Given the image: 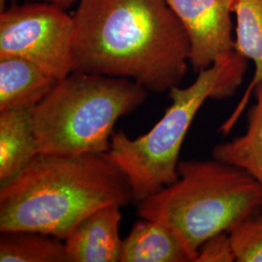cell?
Instances as JSON below:
<instances>
[{
	"label": "cell",
	"instance_id": "obj_1",
	"mask_svg": "<svg viewBox=\"0 0 262 262\" xmlns=\"http://www.w3.org/2000/svg\"><path fill=\"white\" fill-rule=\"evenodd\" d=\"M73 19V71L126 78L157 94L185 78L189 41L166 0H81Z\"/></svg>",
	"mask_w": 262,
	"mask_h": 262
},
{
	"label": "cell",
	"instance_id": "obj_2",
	"mask_svg": "<svg viewBox=\"0 0 262 262\" xmlns=\"http://www.w3.org/2000/svg\"><path fill=\"white\" fill-rule=\"evenodd\" d=\"M134 200L124 174L105 154H39L0 187V232L32 231L64 240L98 209Z\"/></svg>",
	"mask_w": 262,
	"mask_h": 262
},
{
	"label": "cell",
	"instance_id": "obj_3",
	"mask_svg": "<svg viewBox=\"0 0 262 262\" xmlns=\"http://www.w3.org/2000/svg\"><path fill=\"white\" fill-rule=\"evenodd\" d=\"M262 210V187L242 169L213 158L185 160L178 179L138 202V215L170 227L196 260L212 236Z\"/></svg>",
	"mask_w": 262,
	"mask_h": 262
},
{
	"label": "cell",
	"instance_id": "obj_4",
	"mask_svg": "<svg viewBox=\"0 0 262 262\" xmlns=\"http://www.w3.org/2000/svg\"><path fill=\"white\" fill-rule=\"evenodd\" d=\"M248 59L235 52L226 60L198 71L187 88L170 90L171 104L149 132L131 139L123 131L113 134L105 156L122 171L139 202L178 179L179 156L197 113L207 99L234 95L243 82Z\"/></svg>",
	"mask_w": 262,
	"mask_h": 262
},
{
	"label": "cell",
	"instance_id": "obj_5",
	"mask_svg": "<svg viewBox=\"0 0 262 262\" xmlns=\"http://www.w3.org/2000/svg\"><path fill=\"white\" fill-rule=\"evenodd\" d=\"M147 94L126 78L72 71L32 109L40 154H106L116 122L140 107Z\"/></svg>",
	"mask_w": 262,
	"mask_h": 262
},
{
	"label": "cell",
	"instance_id": "obj_6",
	"mask_svg": "<svg viewBox=\"0 0 262 262\" xmlns=\"http://www.w3.org/2000/svg\"><path fill=\"white\" fill-rule=\"evenodd\" d=\"M73 17L50 3L16 5L0 15V57H23L58 80L73 71Z\"/></svg>",
	"mask_w": 262,
	"mask_h": 262
},
{
	"label": "cell",
	"instance_id": "obj_7",
	"mask_svg": "<svg viewBox=\"0 0 262 262\" xmlns=\"http://www.w3.org/2000/svg\"><path fill=\"white\" fill-rule=\"evenodd\" d=\"M187 32L189 63L195 71L234 54L231 15L236 0H166Z\"/></svg>",
	"mask_w": 262,
	"mask_h": 262
},
{
	"label": "cell",
	"instance_id": "obj_8",
	"mask_svg": "<svg viewBox=\"0 0 262 262\" xmlns=\"http://www.w3.org/2000/svg\"><path fill=\"white\" fill-rule=\"evenodd\" d=\"M121 208L103 207L76 225L64 239L68 262L121 261Z\"/></svg>",
	"mask_w": 262,
	"mask_h": 262
},
{
	"label": "cell",
	"instance_id": "obj_9",
	"mask_svg": "<svg viewBox=\"0 0 262 262\" xmlns=\"http://www.w3.org/2000/svg\"><path fill=\"white\" fill-rule=\"evenodd\" d=\"M59 80L19 56L0 57V112L33 109Z\"/></svg>",
	"mask_w": 262,
	"mask_h": 262
},
{
	"label": "cell",
	"instance_id": "obj_10",
	"mask_svg": "<svg viewBox=\"0 0 262 262\" xmlns=\"http://www.w3.org/2000/svg\"><path fill=\"white\" fill-rule=\"evenodd\" d=\"M235 51L246 59L253 61L254 73L242 99L230 117L220 127L227 135L243 115L254 89L262 83V0H236Z\"/></svg>",
	"mask_w": 262,
	"mask_h": 262
},
{
	"label": "cell",
	"instance_id": "obj_11",
	"mask_svg": "<svg viewBox=\"0 0 262 262\" xmlns=\"http://www.w3.org/2000/svg\"><path fill=\"white\" fill-rule=\"evenodd\" d=\"M120 262H194V258L167 225L141 217L122 241Z\"/></svg>",
	"mask_w": 262,
	"mask_h": 262
},
{
	"label": "cell",
	"instance_id": "obj_12",
	"mask_svg": "<svg viewBox=\"0 0 262 262\" xmlns=\"http://www.w3.org/2000/svg\"><path fill=\"white\" fill-rule=\"evenodd\" d=\"M32 109L0 112V184L17 175L40 154Z\"/></svg>",
	"mask_w": 262,
	"mask_h": 262
},
{
	"label": "cell",
	"instance_id": "obj_13",
	"mask_svg": "<svg viewBox=\"0 0 262 262\" xmlns=\"http://www.w3.org/2000/svg\"><path fill=\"white\" fill-rule=\"evenodd\" d=\"M255 102L248 112L247 128L242 135L215 145L213 158L252 176L262 187V83L253 92Z\"/></svg>",
	"mask_w": 262,
	"mask_h": 262
},
{
	"label": "cell",
	"instance_id": "obj_14",
	"mask_svg": "<svg viewBox=\"0 0 262 262\" xmlns=\"http://www.w3.org/2000/svg\"><path fill=\"white\" fill-rule=\"evenodd\" d=\"M59 240L32 231L1 232L0 262H68Z\"/></svg>",
	"mask_w": 262,
	"mask_h": 262
},
{
	"label": "cell",
	"instance_id": "obj_15",
	"mask_svg": "<svg viewBox=\"0 0 262 262\" xmlns=\"http://www.w3.org/2000/svg\"><path fill=\"white\" fill-rule=\"evenodd\" d=\"M237 262H262V210L228 232Z\"/></svg>",
	"mask_w": 262,
	"mask_h": 262
},
{
	"label": "cell",
	"instance_id": "obj_16",
	"mask_svg": "<svg viewBox=\"0 0 262 262\" xmlns=\"http://www.w3.org/2000/svg\"><path fill=\"white\" fill-rule=\"evenodd\" d=\"M234 251L228 232L209 238L200 246L195 262H234Z\"/></svg>",
	"mask_w": 262,
	"mask_h": 262
},
{
	"label": "cell",
	"instance_id": "obj_17",
	"mask_svg": "<svg viewBox=\"0 0 262 262\" xmlns=\"http://www.w3.org/2000/svg\"><path fill=\"white\" fill-rule=\"evenodd\" d=\"M35 1H39V0H35ZM45 2H48L52 5H55L56 7H59L61 9L66 10L71 6L76 0H43Z\"/></svg>",
	"mask_w": 262,
	"mask_h": 262
},
{
	"label": "cell",
	"instance_id": "obj_18",
	"mask_svg": "<svg viewBox=\"0 0 262 262\" xmlns=\"http://www.w3.org/2000/svg\"><path fill=\"white\" fill-rule=\"evenodd\" d=\"M8 0H0V6H1V9L3 10V7L5 5V3L7 2Z\"/></svg>",
	"mask_w": 262,
	"mask_h": 262
}]
</instances>
